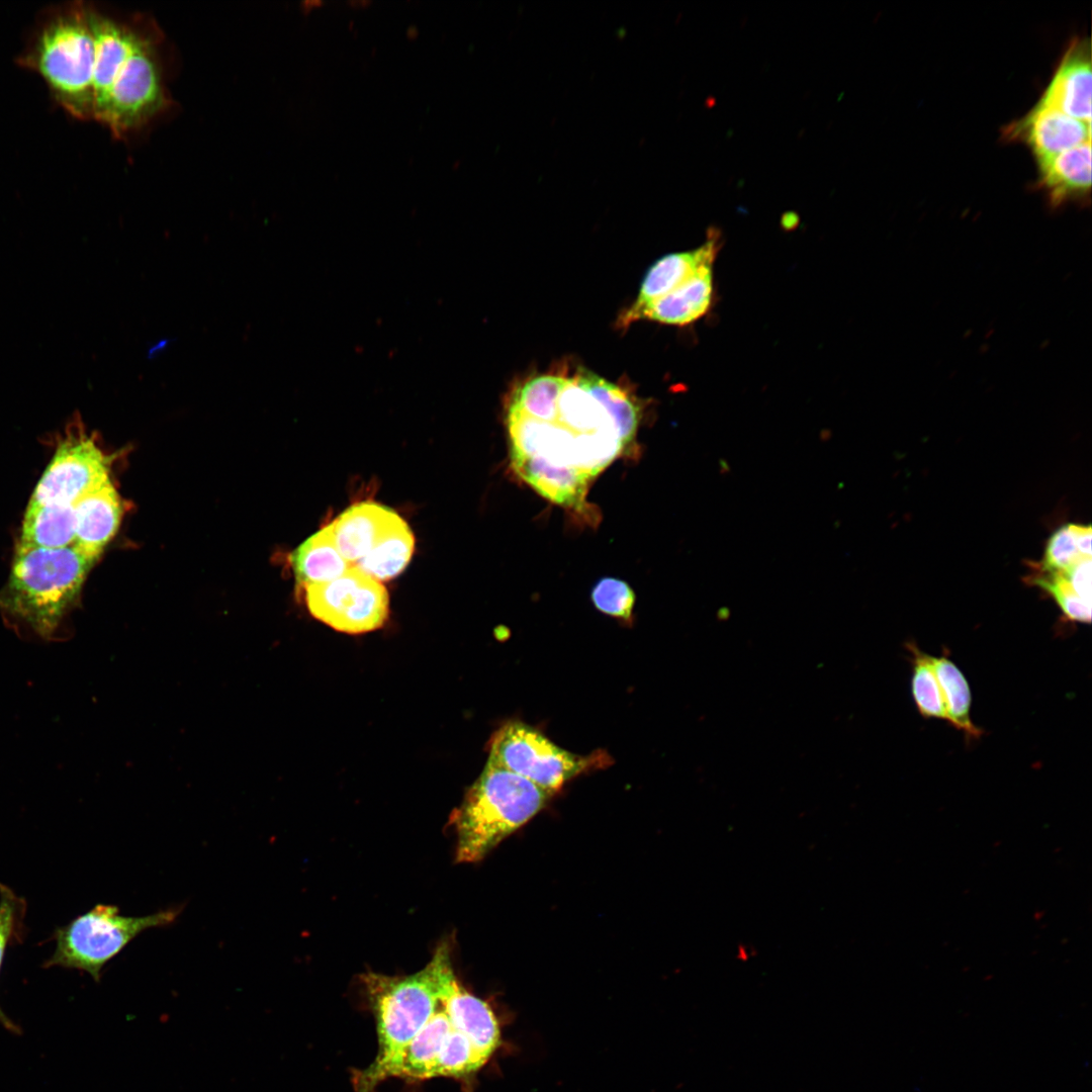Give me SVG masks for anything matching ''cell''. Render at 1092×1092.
I'll return each instance as SVG.
<instances>
[{"instance_id":"cell-33","label":"cell","mask_w":1092,"mask_h":1092,"mask_svg":"<svg viewBox=\"0 0 1092 1092\" xmlns=\"http://www.w3.org/2000/svg\"><path fill=\"white\" fill-rule=\"evenodd\" d=\"M720 474L725 475L730 472V465L725 459L719 460Z\"/></svg>"},{"instance_id":"cell-31","label":"cell","mask_w":1092,"mask_h":1092,"mask_svg":"<svg viewBox=\"0 0 1092 1092\" xmlns=\"http://www.w3.org/2000/svg\"><path fill=\"white\" fill-rule=\"evenodd\" d=\"M799 217L795 212H786L782 218V224L785 228H793L798 223Z\"/></svg>"},{"instance_id":"cell-21","label":"cell","mask_w":1092,"mask_h":1092,"mask_svg":"<svg viewBox=\"0 0 1092 1092\" xmlns=\"http://www.w3.org/2000/svg\"><path fill=\"white\" fill-rule=\"evenodd\" d=\"M930 660L946 706L949 724L970 739H978L983 731L971 718L972 696L965 674L946 654L931 655Z\"/></svg>"},{"instance_id":"cell-26","label":"cell","mask_w":1092,"mask_h":1092,"mask_svg":"<svg viewBox=\"0 0 1092 1092\" xmlns=\"http://www.w3.org/2000/svg\"><path fill=\"white\" fill-rule=\"evenodd\" d=\"M592 601L600 612L630 622L635 604V594L626 581L614 577H605L594 586Z\"/></svg>"},{"instance_id":"cell-15","label":"cell","mask_w":1092,"mask_h":1092,"mask_svg":"<svg viewBox=\"0 0 1092 1092\" xmlns=\"http://www.w3.org/2000/svg\"><path fill=\"white\" fill-rule=\"evenodd\" d=\"M721 235L711 228L707 241L686 252L660 258L648 270L636 300L621 315H630L653 300L671 292L691 279L702 267L713 265L720 250Z\"/></svg>"},{"instance_id":"cell-29","label":"cell","mask_w":1092,"mask_h":1092,"mask_svg":"<svg viewBox=\"0 0 1092 1092\" xmlns=\"http://www.w3.org/2000/svg\"><path fill=\"white\" fill-rule=\"evenodd\" d=\"M1073 529L1079 552L1084 556L1091 557V527L1073 524Z\"/></svg>"},{"instance_id":"cell-5","label":"cell","mask_w":1092,"mask_h":1092,"mask_svg":"<svg viewBox=\"0 0 1092 1092\" xmlns=\"http://www.w3.org/2000/svg\"><path fill=\"white\" fill-rule=\"evenodd\" d=\"M181 911L176 906L147 916H124L115 905L97 904L55 930L56 948L43 967L78 970L99 982L103 967L131 940L149 928L170 925Z\"/></svg>"},{"instance_id":"cell-17","label":"cell","mask_w":1092,"mask_h":1092,"mask_svg":"<svg viewBox=\"0 0 1092 1092\" xmlns=\"http://www.w3.org/2000/svg\"><path fill=\"white\" fill-rule=\"evenodd\" d=\"M1032 148L1037 161L1058 155L1091 140V123L1037 103L1013 129Z\"/></svg>"},{"instance_id":"cell-14","label":"cell","mask_w":1092,"mask_h":1092,"mask_svg":"<svg viewBox=\"0 0 1092 1092\" xmlns=\"http://www.w3.org/2000/svg\"><path fill=\"white\" fill-rule=\"evenodd\" d=\"M713 293V265H707L671 292L630 315H620L617 325L624 328L641 320L675 326L689 325L708 312Z\"/></svg>"},{"instance_id":"cell-1","label":"cell","mask_w":1092,"mask_h":1092,"mask_svg":"<svg viewBox=\"0 0 1092 1092\" xmlns=\"http://www.w3.org/2000/svg\"><path fill=\"white\" fill-rule=\"evenodd\" d=\"M639 406L616 384L579 368L534 376L506 406L510 465L538 494L580 510L593 480L633 442Z\"/></svg>"},{"instance_id":"cell-7","label":"cell","mask_w":1092,"mask_h":1092,"mask_svg":"<svg viewBox=\"0 0 1092 1092\" xmlns=\"http://www.w3.org/2000/svg\"><path fill=\"white\" fill-rule=\"evenodd\" d=\"M488 761L519 775L554 794L581 772L607 764L603 752L579 755L565 750L536 728L509 722L492 737Z\"/></svg>"},{"instance_id":"cell-28","label":"cell","mask_w":1092,"mask_h":1092,"mask_svg":"<svg viewBox=\"0 0 1092 1092\" xmlns=\"http://www.w3.org/2000/svg\"><path fill=\"white\" fill-rule=\"evenodd\" d=\"M1059 572L1082 600L1091 604V557L1083 558L1069 569Z\"/></svg>"},{"instance_id":"cell-23","label":"cell","mask_w":1092,"mask_h":1092,"mask_svg":"<svg viewBox=\"0 0 1092 1092\" xmlns=\"http://www.w3.org/2000/svg\"><path fill=\"white\" fill-rule=\"evenodd\" d=\"M906 647L912 664L911 692L920 715L924 718H936L950 723L931 664V655L922 651L915 642H908Z\"/></svg>"},{"instance_id":"cell-20","label":"cell","mask_w":1092,"mask_h":1092,"mask_svg":"<svg viewBox=\"0 0 1092 1092\" xmlns=\"http://www.w3.org/2000/svg\"><path fill=\"white\" fill-rule=\"evenodd\" d=\"M75 542L73 505L27 507L19 544L40 548H64Z\"/></svg>"},{"instance_id":"cell-12","label":"cell","mask_w":1092,"mask_h":1092,"mask_svg":"<svg viewBox=\"0 0 1092 1092\" xmlns=\"http://www.w3.org/2000/svg\"><path fill=\"white\" fill-rule=\"evenodd\" d=\"M74 545L97 560L118 530L123 508L110 478L95 486L74 505Z\"/></svg>"},{"instance_id":"cell-27","label":"cell","mask_w":1092,"mask_h":1092,"mask_svg":"<svg viewBox=\"0 0 1092 1092\" xmlns=\"http://www.w3.org/2000/svg\"><path fill=\"white\" fill-rule=\"evenodd\" d=\"M1086 557L1079 552L1073 524H1069L1058 529L1049 539L1039 568L1051 572L1065 571Z\"/></svg>"},{"instance_id":"cell-6","label":"cell","mask_w":1092,"mask_h":1092,"mask_svg":"<svg viewBox=\"0 0 1092 1092\" xmlns=\"http://www.w3.org/2000/svg\"><path fill=\"white\" fill-rule=\"evenodd\" d=\"M32 65L74 116L94 118V41L88 10L56 18L40 34Z\"/></svg>"},{"instance_id":"cell-30","label":"cell","mask_w":1092,"mask_h":1092,"mask_svg":"<svg viewBox=\"0 0 1092 1092\" xmlns=\"http://www.w3.org/2000/svg\"><path fill=\"white\" fill-rule=\"evenodd\" d=\"M753 954H754L753 948L750 947V945L745 944V943L738 945V947H737V949L735 951L736 959L738 961H740V962L749 961L753 957Z\"/></svg>"},{"instance_id":"cell-3","label":"cell","mask_w":1092,"mask_h":1092,"mask_svg":"<svg viewBox=\"0 0 1092 1092\" xmlns=\"http://www.w3.org/2000/svg\"><path fill=\"white\" fill-rule=\"evenodd\" d=\"M95 559L74 544L40 548L19 544L0 609L36 635L51 639L79 597Z\"/></svg>"},{"instance_id":"cell-25","label":"cell","mask_w":1092,"mask_h":1092,"mask_svg":"<svg viewBox=\"0 0 1092 1092\" xmlns=\"http://www.w3.org/2000/svg\"><path fill=\"white\" fill-rule=\"evenodd\" d=\"M1029 581L1049 593L1070 621L1091 622V604L1082 600L1074 592L1061 572L1040 570L1033 574Z\"/></svg>"},{"instance_id":"cell-35","label":"cell","mask_w":1092,"mask_h":1092,"mask_svg":"<svg viewBox=\"0 0 1092 1092\" xmlns=\"http://www.w3.org/2000/svg\"><path fill=\"white\" fill-rule=\"evenodd\" d=\"M370 3H371V1H369V0H352V1H349V4L352 5V6H366V5L370 4Z\"/></svg>"},{"instance_id":"cell-32","label":"cell","mask_w":1092,"mask_h":1092,"mask_svg":"<svg viewBox=\"0 0 1092 1092\" xmlns=\"http://www.w3.org/2000/svg\"><path fill=\"white\" fill-rule=\"evenodd\" d=\"M168 344H169V340L165 339V340L160 341L158 344L154 345L149 350V353H148L149 357H152V356L156 355L158 352L165 349Z\"/></svg>"},{"instance_id":"cell-9","label":"cell","mask_w":1092,"mask_h":1092,"mask_svg":"<svg viewBox=\"0 0 1092 1092\" xmlns=\"http://www.w3.org/2000/svg\"><path fill=\"white\" fill-rule=\"evenodd\" d=\"M304 589L309 612L342 632L375 630L388 615V595L383 584L355 566L334 580L309 584Z\"/></svg>"},{"instance_id":"cell-16","label":"cell","mask_w":1092,"mask_h":1092,"mask_svg":"<svg viewBox=\"0 0 1092 1092\" xmlns=\"http://www.w3.org/2000/svg\"><path fill=\"white\" fill-rule=\"evenodd\" d=\"M1038 104L1091 123V62L1083 41L1070 47Z\"/></svg>"},{"instance_id":"cell-8","label":"cell","mask_w":1092,"mask_h":1092,"mask_svg":"<svg viewBox=\"0 0 1092 1092\" xmlns=\"http://www.w3.org/2000/svg\"><path fill=\"white\" fill-rule=\"evenodd\" d=\"M168 103L155 39L139 30L97 120L118 136L147 123Z\"/></svg>"},{"instance_id":"cell-13","label":"cell","mask_w":1092,"mask_h":1092,"mask_svg":"<svg viewBox=\"0 0 1092 1092\" xmlns=\"http://www.w3.org/2000/svg\"><path fill=\"white\" fill-rule=\"evenodd\" d=\"M94 41V118L102 113L113 81L131 51L138 28L118 23L88 10Z\"/></svg>"},{"instance_id":"cell-19","label":"cell","mask_w":1092,"mask_h":1092,"mask_svg":"<svg viewBox=\"0 0 1092 1092\" xmlns=\"http://www.w3.org/2000/svg\"><path fill=\"white\" fill-rule=\"evenodd\" d=\"M290 560L296 580L303 587L334 580L351 567L337 548L331 524L300 544Z\"/></svg>"},{"instance_id":"cell-34","label":"cell","mask_w":1092,"mask_h":1092,"mask_svg":"<svg viewBox=\"0 0 1092 1092\" xmlns=\"http://www.w3.org/2000/svg\"><path fill=\"white\" fill-rule=\"evenodd\" d=\"M406 34H407V36H408V37H411V38H414V37H416V36H417V35L419 34V29H418V27H417L416 25H411V26H410V27H408V28L406 29Z\"/></svg>"},{"instance_id":"cell-4","label":"cell","mask_w":1092,"mask_h":1092,"mask_svg":"<svg viewBox=\"0 0 1092 1092\" xmlns=\"http://www.w3.org/2000/svg\"><path fill=\"white\" fill-rule=\"evenodd\" d=\"M551 793L487 761L450 822L456 833V861L476 862L533 818Z\"/></svg>"},{"instance_id":"cell-36","label":"cell","mask_w":1092,"mask_h":1092,"mask_svg":"<svg viewBox=\"0 0 1092 1092\" xmlns=\"http://www.w3.org/2000/svg\"><path fill=\"white\" fill-rule=\"evenodd\" d=\"M820 437H821V440H822L823 442H826V441H828V440L830 439V437H831V433H830L829 431H823V432L821 433Z\"/></svg>"},{"instance_id":"cell-10","label":"cell","mask_w":1092,"mask_h":1092,"mask_svg":"<svg viewBox=\"0 0 1092 1092\" xmlns=\"http://www.w3.org/2000/svg\"><path fill=\"white\" fill-rule=\"evenodd\" d=\"M111 458L84 433L67 437L37 482L28 507L74 505L109 478Z\"/></svg>"},{"instance_id":"cell-18","label":"cell","mask_w":1092,"mask_h":1092,"mask_svg":"<svg viewBox=\"0 0 1092 1092\" xmlns=\"http://www.w3.org/2000/svg\"><path fill=\"white\" fill-rule=\"evenodd\" d=\"M1040 180L1053 203L1083 196L1091 186V143L1038 160Z\"/></svg>"},{"instance_id":"cell-22","label":"cell","mask_w":1092,"mask_h":1092,"mask_svg":"<svg viewBox=\"0 0 1092 1092\" xmlns=\"http://www.w3.org/2000/svg\"><path fill=\"white\" fill-rule=\"evenodd\" d=\"M414 545L413 532L400 519L380 544L355 567L378 581L390 579L405 568L412 558Z\"/></svg>"},{"instance_id":"cell-24","label":"cell","mask_w":1092,"mask_h":1092,"mask_svg":"<svg viewBox=\"0 0 1092 1092\" xmlns=\"http://www.w3.org/2000/svg\"><path fill=\"white\" fill-rule=\"evenodd\" d=\"M26 902L9 887L0 884V971L5 952L9 945L19 943L24 935V917ZM0 1023L8 1031L20 1034V1027L15 1024L0 1007Z\"/></svg>"},{"instance_id":"cell-11","label":"cell","mask_w":1092,"mask_h":1092,"mask_svg":"<svg viewBox=\"0 0 1092 1092\" xmlns=\"http://www.w3.org/2000/svg\"><path fill=\"white\" fill-rule=\"evenodd\" d=\"M401 518L382 505L362 502L331 523L338 550L353 566L371 553Z\"/></svg>"},{"instance_id":"cell-2","label":"cell","mask_w":1092,"mask_h":1092,"mask_svg":"<svg viewBox=\"0 0 1092 1092\" xmlns=\"http://www.w3.org/2000/svg\"><path fill=\"white\" fill-rule=\"evenodd\" d=\"M361 982L375 1018L378 1050L368 1067L353 1071L356 1092H374L391 1078L464 1081L499 1045L492 1009L459 984L446 940L427 966L413 975L369 972Z\"/></svg>"}]
</instances>
